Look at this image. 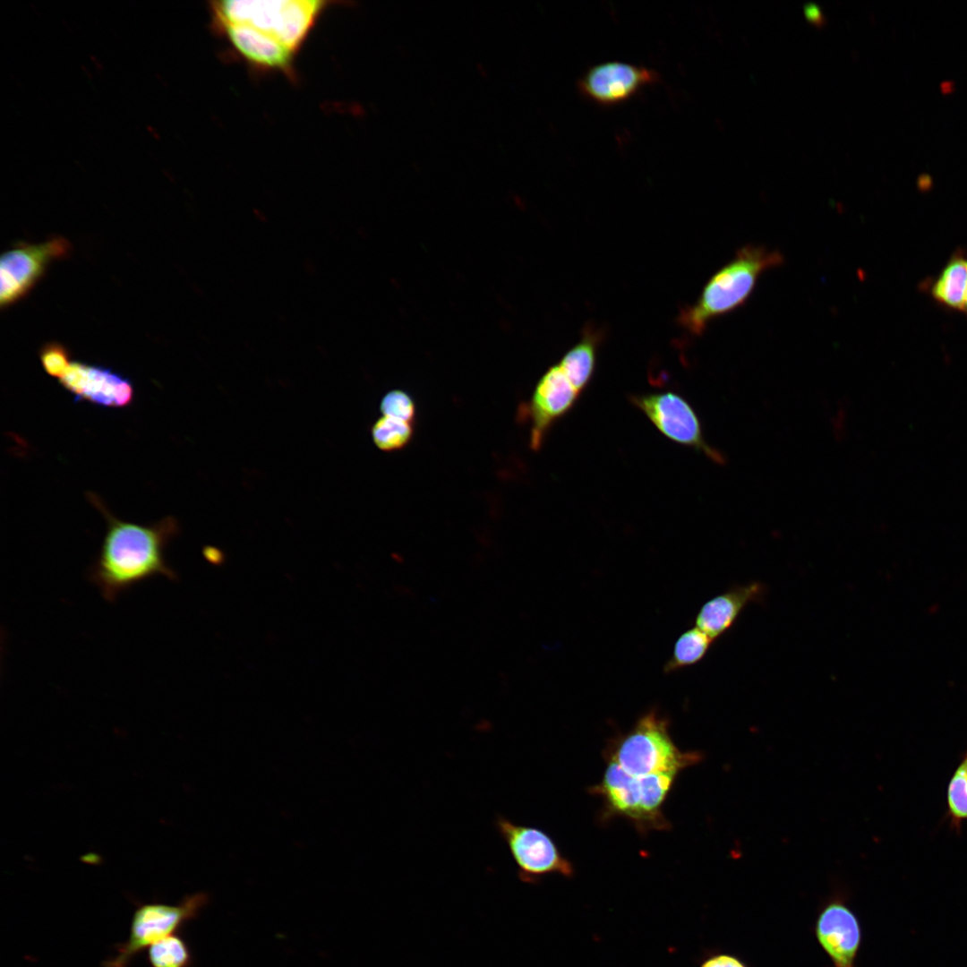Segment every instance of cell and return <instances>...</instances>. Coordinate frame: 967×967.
<instances>
[{"label":"cell","instance_id":"17","mask_svg":"<svg viewBox=\"0 0 967 967\" xmlns=\"http://www.w3.org/2000/svg\"><path fill=\"white\" fill-rule=\"evenodd\" d=\"M600 339L601 334L588 328L558 364L580 394L588 387L595 374Z\"/></svg>","mask_w":967,"mask_h":967},{"label":"cell","instance_id":"2","mask_svg":"<svg viewBox=\"0 0 967 967\" xmlns=\"http://www.w3.org/2000/svg\"><path fill=\"white\" fill-rule=\"evenodd\" d=\"M783 262L778 251L748 244L717 270L693 304L680 308L676 321L689 336L703 334L709 322L740 307L766 271Z\"/></svg>","mask_w":967,"mask_h":967},{"label":"cell","instance_id":"19","mask_svg":"<svg viewBox=\"0 0 967 967\" xmlns=\"http://www.w3.org/2000/svg\"><path fill=\"white\" fill-rule=\"evenodd\" d=\"M147 959L150 967H191L193 963L189 946L176 933L150 946Z\"/></svg>","mask_w":967,"mask_h":967},{"label":"cell","instance_id":"11","mask_svg":"<svg viewBox=\"0 0 967 967\" xmlns=\"http://www.w3.org/2000/svg\"><path fill=\"white\" fill-rule=\"evenodd\" d=\"M580 396L559 364L543 374L529 401L519 408L520 415L530 424V447L534 450L542 447L553 424L572 410Z\"/></svg>","mask_w":967,"mask_h":967},{"label":"cell","instance_id":"23","mask_svg":"<svg viewBox=\"0 0 967 967\" xmlns=\"http://www.w3.org/2000/svg\"><path fill=\"white\" fill-rule=\"evenodd\" d=\"M39 355L45 372L58 379L72 363L69 350L58 342H48L43 345Z\"/></svg>","mask_w":967,"mask_h":967},{"label":"cell","instance_id":"26","mask_svg":"<svg viewBox=\"0 0 967 967\" xmlns=\"http://www.w3.org/2000/svg\"><path fill=\"white\" fill-rule=\"evenodd\" d=\"M963 312H964V313L966 314V316H967V291H966V297H965V303H964V309H963Z\"/></svg>","mask_w":967,"mask_h":967},{"label":"cell","instance_id":"22","mask_svg":"<svg viewBox=\"0 0 967 967\" xmlns=\"http://www.w3.org/2000/svg\"><path fill=\"white\" fill-rule=\"evenodd\" d=\"M383 415L414 424L416 406L410 394L402 389H393L384 395L380 405Z\"/></svg>","mask_w":967,"mask_h":967},{"label":"cell","instance_id":"9","mask_svg":"<svg viewBox=\"0 0 967 967\" xmlns=\"http://www.w3.org/2000/svg\"><path fill=\"white\" fill-rule=\"evenodd\" d=\"M71 244L63 236L40 244L20 243L5 252L0 261V304L10 306L26 296L41 279L48 265L65 258Z\"/></svg>","mask_w":967,"mask_h":967},{"label":"cell","instance_id":"6","mask_svg":"<svg viewBox=\"0 0 967 967\" xmlns=\"http://www.w3.org/2000/svg\"><path fill=\"white\" fill-rule=\"evenodd\" d=\"M208 895L197 893L180 903H145L135 909L128 938L116 945V954L105 960L102 967H129L133 959L155 942L176 933L184 923L198 916L207 904Z\"/></svg>","mask_w":967,"mask_h":967},{"label":"cell","instance_id":"14","mask_svg":"<svg viewBox=\"0 0 967 967\" xmlns=\"http://www.w3.org/2000/svg\"><path fill=\"white\" fill-rule=\"evenodd\" d=\"M59 381L75 401H87L106 407H123L133 398L134 391L130 380L101 365L72 362Z\"/></svg>","mask_w":967,"mask_h":967},{"label":"cell","instance_id":"16","mask_svg":"<svg viewBox=\"0 0 967 967\" xmlns=\"http://www.w3.org/2000/svg\"><path fill=\"white\" fill-rule=\"evenodd\" d=\"M920 287L946 310L963 312L967 291V252L955 250L939 271Z\"/></svg>","mask_w":967,"mask_h":967},{"label":"cell","instance_id":"13","mask_svg":"<svg viewBox=\"0 0 967 967\" xmlns=\"http://www.w3.org/2000/svg\"><path fill=\"white\" fill-rule=\"evenodd\" d=\"M214 31L228 44L235 56L257 72L282 73L295 79V53L280 42L242 23L211 22Z\"/></svg>","mask_w":967,"mask_h":967},{"label":"cell","instance_id":"27","mask_svg":"<svg viewBox=\"0 0 967 967\" xmlns=\"http://www.w3.org/2000/svg\"><path fill=\"white\" fill-rule=\"evenodd\" d=\"M964 755H965V757H967V749H966V751H965Z\"/></svg>","mask_w":967,"mask_h":967},{"label":"cell","instance_id":"4","mask_svg":"<svg viewBox=\"0 0 967 967\" xmlns=\"http://www.w3.org/2000/svg\"><path fill=\"white\" fill-rule=\"evenodd\" d=\"M668 718L652 708L642 715L626 733L613 740L605 750V761L624 772L643 776L665 772L680 773L703 759L699 751H682L674 743Z\"/></svg>","mask_w":967,"mask_h":967},{"label":"cell","instance_id":"1","mask_svg":"<svg viewBox=\"0 0 967 967\" xmlns=\"http://www.w3.org/2000/svg\"><path fill=\"white\" fill-rule=\"evenodd\" d=\"M91 501L103 513L107 528L88 578L106 601L114 602L121 593L154 577L177 579L165 558L167 545L178 532L174 518L140 525L114 518L94 495Z\"/></svg>","mask_w":967,"mask_h":967},{"label":"cell","instance_id":"12","mask_svg":"<svg viewBox=\"0 0 967 967\" xmlns=\"http://www.w3.org/2000/svg\"><path fill=\"white\" fill-rule=\"evenodd\" d=\"M659 81V73L643 65L608 61L590 67L578 81L579 93L603 107L630 100Z\"/></svg>","mask_w":967,"mask_h":967},{"label":"cell","instance_id":"7","mask_svg":"<svg viewBox=\"0 0 967 967\" xmlns=\"http://www.w3.org/2000/svg\"><path fill=\"white\" fill-rule=\"evenodd\" d=\"M494 826L507 846L522 882L535 884L552 874L566 877L573 875L572 864L543 829L515 823L501 815L495 817Z\"/></svg>","mask_w":967,"mask_h":967},{"label":"cell","instance_id":"25","mask_svg":"<svg viewBox=\"0 0 967 967\" xmlns=\"http://www.w3.org/2000/svg\"><path fill=\"white\" fill-rule=\"evenodd\" d=\"M804 13L809 21L815 23L817 26H822L825 22V17L820 8L813 4H808L804 6Z\"/></svg>","mask_w":967,"mask_h":967},{"label":"cell","instance_id":"20","mask_svg":"<svg viewBox=\"0 0 967 967\" xmlns=\"http://www.w3.org/2000/svg\"><path fill=\"white\" fill-rule=\"evenodd\" d=\"M412 423L383 415L372 427L374 444L383 451H395L405 448L412 440Z\"/></svg>","mask_w":967,"mask_h":967},{"label":"cell","instance_id":"3","mask_svg":"<svg viewBox=\"0 0 967 967\" xmlns=\"http://www.w3.org/2000/svg\"><path fill=\"white\" fill-rule=\"evenodd\" d=\"M333 2L324 0L210 2L211 22L248 25L298 55L316 23Z\"/></svg>","mask_w":967,"mask_h":967},{"label":"cell","instance_id":"18","mask_svg":"<svg viewBox=\"0 0 967 967\" xmlns=\"http://www.w3.org/2000/svg\"><path fill=\"white\" fill-rule=\"evenodd\" d=\"M715 641L696 626L685 630L675 641L671 657L664 663L665 674L699 663Z\"/></svg>","mask_w":967,"mask_h":967},{"label":"cell","instance_id":"5","mask_svg":"<svg viewBox=\"0 0 967 967\" xmlns=\"http://www.w3.org/2000/svg\"><path fill=\"white\" fill-rule=\"evenodd\" d=\"M678 774L665 772L637 776L606 761L601 781L590 792L602 799L608 816L624 817L639 831L665 830L670 823L663 806Z\"/></svg>","mask_w":967,"mask_h":967},{"label":"cell","instance_id":"21","mask_svg":"<svg viewBox=\"0 0 967 967\" xmlns=\"http://www.w3.org/2000/svg\"><path fill=\"white\" fill-rule=\"evenodd\" d=\"M946 806L952 827L960 830L962 824L967 820V757L965 755L949 780Z\"/></svg>","mask_w":967,"mask_h":967},{"label":"cell","instance_id":"8","mask_svg":"<svg viewBox=\"0 0 967 967\" xmlns=\"http://www.w3.org/2000/svg\"><path fill=\"white\" fill-rule=\"evenodd\" d=\"M629 399L669 440L694 449L716 464L725 462L722 452L706 441L696 411L681 395L663 391L630 395Z\"/></svg>","mask_w":967,"mask_h":967},{"label":"cell","instance_id":"24","mask_svg":"<svg viewBox=\"0 0 967 967\" xmlns=\"http://www.w3.org/2000/svg\"><path fill=\"white\" fill-rule=\"evenodd\" d=\"M699 967H749L739 956L728 953H716L705 959Z\"/></svg>","mask_w":967,"mask_h":967},{"label":"cell","instance_id":"10","mask_svg":"<svg viewBox=\"0 0 967 967\" xmlns=\"http://www.w3.org/2000/svg\"><path fill=\"white\" fill-rule=\"evenodd\" d=\"M814 934L832 967H857L862 930L844 893L836 891L818 909Z\"/></svg>","mask_w":967,"mask_h":967},{"label":"cell","instance_id":"15","mask_svg":"<svg viewBox=\"0 0 967 967\" xmlns=\"http://www.w3.org/2000/svg\"><path fill=\"white\" fill-rule=\"evenodd\" d=\"M766 594L767 587L760 581L732 586L702 604L695 626L715 641L733 626L749 603L764 602Z\"/></svg>","mask_w":967,"mask_h":967}]
</instances>
